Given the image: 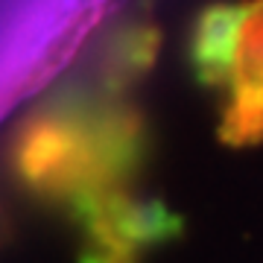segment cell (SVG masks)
<instances>
[{"mask_svg":"<svg viewBox=\"0 0 263 263\" xmlns=\"http://www.w3.org/2000/svg\"><path fill=\"white\" fill-rule=\"evenodd\" d=\"M141 129L126 114H85L53 105L24 123L15 138V173L41 196L70 199L88 211L108 199L138 158Z\"/></svg>","mask_w":263,"mask_h":263,"instance_id":"obj_1","label":"cell"},{"mask_svg":"<svg viewBox=\"0 0 263 263\" xmlns=\"http://www.w3.org/2000/svg\"><path fill=\"white\" fill-rule=\"evenodd\" d=\"M240 18H243V9L216 6V9H208L199 21L193 59H196V67L205 82H228L237 50Z\"/></svg>","mask_w":263,"mask_h":263,"instance_id":"obj_3","label":"cell"},{"mask_svg":"<svg viewBox=\"0 0 263 263\" xmlns=\"http://www.w3.org/2000/svg\"><path fill=\"white\" fill-rule=\"evenodd\" d=\"M231 100L222 117L228 143H254L263 138V0L243 9L237 50L231 62Z\"/></svg>","mask_w":263,"mask_h":263,"instance_id":"obj_2","label":"cell"}]
</instances>
